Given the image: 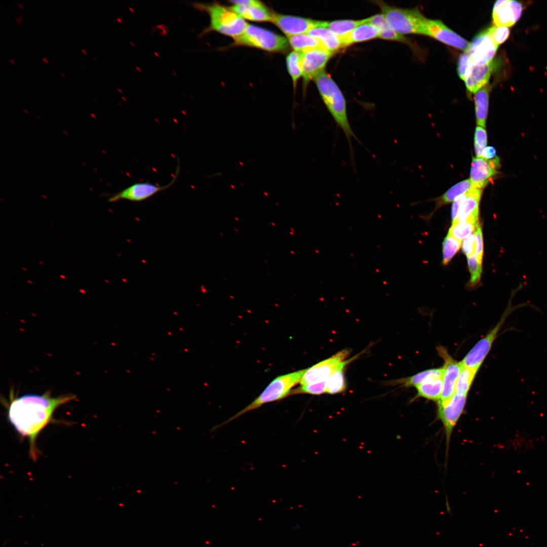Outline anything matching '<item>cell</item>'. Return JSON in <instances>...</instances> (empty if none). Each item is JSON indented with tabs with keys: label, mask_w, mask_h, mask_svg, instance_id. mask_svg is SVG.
Masks as SVG:
<instances>
[{
	"label": "cell",
	"mask_w": 547,
	"mask_h": 547,
	"mask_svg": "<svg viewBox=\"0 0 547 547\" xmlns=\"http://www.w3.org/2000/svg\"><path fill=\"white\" fill-rule=\"evenodd\" d=\"M327 380L306 385H300L298 387L291 390L289 396L306 394L313 395H320L326 393Z\"/></svg>",
	"instance_id": "cell-34"
},
{
	"label": "cell",
	"mask_w": 547,
	"mask_h": 547,
	"mask_svg": "<svg viewBox=\"0 0 547 547\" xmlns=\"http://www.w3.org/2000/svg\"><path fill=\"white\" fill-rule=\"evenodd\" d=\"M60 75H62V76L63 77H65V74H64L63 73H62V72H60Z\"/></svg>",
	"instance_id": "cell-50"
},
{
	"label": "cell",
	"mask_w": 547,
	"mask_h": 547,
	"mask_svg": "<svg viewBox=\"0 0 547 547\" xmlns=\"http://www.w3.org/2000/svg\"><path fill=\"white\" fill-rule=\"evenodd\" d=\"M366 18L362 20H337L331 21H321L320 26L331 30L340 38L348 34L359 25L365 22Z\"/></svg>",
	"instance_id": "cell-26"
},
{
	"label": "cell",
	"mask_w": 547,
	"mask_h": 547,
	"mask_svg": "<svg viewBox=\"0 0 547 547\" xmlns=\"http://www.w3.org/2000/svg\"><path fill=\"white\" fill-rule=\"evenodd\" d=\"M443 387V377L428 380L415 387L417 394L415 398H422L438 403L441 397Z\"/></svg>",
	"instance_id": "cell-24"
},
{
	"label": "cell",
	"mask_w": 547,
	"mask_h": 547,
	"mask_svg": "<svg viewBox=\"0 0 547 547\" xmlns=\"http://www.w3.org/2000/svg\"><path fill=\"white\" fill-rule=\"evenodd\" d=\"M372 3L379 8L388 26L400 34H422L425 18L417 8L402 9L390 6L383 1Z\"/></svg>",
	"instance_id": "cell-5"
},
{
	"label": "cell",
	"mask_w": 547,
	"mask_h": 547,
	"mask_svg": "<svg viewBox=\"0 0 547 547\" xmlns=\"http://www.w3.org/2000/svg\"><path fill=\"white\" fill-rule=\"evenodd\" d=\"M489 92L485 86L475 93L476 116L477 125L485 127L489 105Z\"/></svg>",
	"instance_id": "cell-25"
},
{
	"label": "cell",
	"mask_w": 547,
	"mask_h": 547,
	"mask_svg": "<svg viewBox=\"0 0 547 547\" xmlns=\"http://www.w3.org/2000/svg\"><path fill=\"white\" fill-rule=\"evenodd\" d=\"M487 133L484 129L480 126L477 127L474 137V147L477 157H481L483 149L487 145Z\"/></svg>",
	"instance_id": "cell-39"
},
{
	"label": "cell",
	"mask_w": 547,
	"mask_h": 547,
	"mask_svg": "<svg viewBox=\"0 0 547 547\" xmlns=\"http://www.w3.org/2000/svg\"><path fill=\"white\" fill-rule=\"evenodd\" d=\"M92 57H93V58H94L95 60L97 59L95 57V56H93Z\"/></svg>",
	"instance_id": "cell-51"
},
{
	"label": "cell",
	"mask_w": 547,
	"mask_h": 547,
	"mask_svg": "<svg viewBox=\"0 0 547 547\" xmlns=\"http://www.w3.org/2000/svg\"><path fill=\"white\" fill-rule=\"evenodd\" d=\"M236 45L246 46L268 52H282L287 49L288 40L261 27L248 24L244 32L234 38Z\"/></svg>",
	"instance_id": "cell-6"
},
{
	"label": "cell",
	"mask_w": 547,
	"mask_h": 547,
	"mask_svg": "<svg viewBox=\"0 0 547 547\" xmlns=\"http://www.w3.org/2000/svg\"><path fill=\"white\" fill-rule=\"evenodd\" d=\"M467 264L470 272V285L475 286L480 280L482 269L480 262L475 254L467 257Z\"/></svg>",
	"instance_id": "cell-35"
},
{
	"label": "cell",
	"mask_w": 547,
	"mask_h": 547,
	"mask_svg": "<svg viewBox=\"0 0 547 547\" xmlns=\"http://www.w3.org/2000/svg\"><path fill=\"white\" fill-rule=\"evenodd\" d=\"M478 222L467 220L463 222L452 223L448 234L461 241L473 233L478 226Z\"/></svg>",
	"instance_id": "cell-32"
},
{
	"label": "cell",
	"mask_w": 547,
	"mask_h": 547,
	"mask_svg": "<svg viewBox=\"0 0 547 547\" xmlns=\"http://www.w3.org/2000/svg\"><path fill=\"white\" fill-rule=\"evenodd\" d=\"M467 396L455 393L447 401L437 403V417L443 425L447 446L454 427L464 409Z\"/></svg>",
	"instance_id": "cell-10"
},
{
	"label": "cell",
	"mask_w": 547,
	"mask_h": 547,
	"mask_svg": "<svg viewBox=\"0 0 547 547\" xmlns=\"http://www.w3.org/2000/svg\"><path fill=\"white\" fill-rule=\"evenodd\" d=\"M422 34L432 37L443 43L466 52L470 43L447 27L440 20L425 19Z\"/></svg>",
	"instance_id": "cell-12"
},
{
	"label": "cell",
	"mask_w": 547,
	"mask_h": 547,
	"mask_svg": "<svg viewBox=\"0 0 547 547\" xmlns=\"http://www.w3.org/2000/svg\"><path fill=\"white\" fill-rule=\"evenodd\" d=\"M306 369H302L277 377L250 404L220 424L219 426H223L245 413L256 409L265 404L280 401L289 396L291 389L296 384L299 383Z\"/></svg>",
	"instance_id": "cell-4"
},
{
	"label": "cell",
	"mask_w": 547,
	"mask_h": 547,
	"mask_svg": "<svg viewBox=\"0 0 547 547\" xmlns=\"http://www.w3.org/2000/svg\"><path fill=\"white\" fill-rule=\"evenodd\" d=\"M477 372L463 366L456 382L455 393L467 395Z\"/></svg>",
	"instance_id": "cell-31"
},
{
	"label": "cell",
	"mask_w": 547,
	"mask_h": 547,
	"mask_svg": "<svg viewBox=\"0 0 547 547\" xmlns=\"http://www.w3.org/2000/svg\"><path fill=\"white\" fill-rule=\"evenodd\" d=\"M475 255L478 260L482 263L483 254V240L481 227L478 226L475 230Z\"/></svg>",
	"instance_id": "cell-40"
},
{
	"label": "cell",
	"mask_w": 547,
	"mask_h": 547,
	"mask_svg": "<svg viewBox=\"0 0 547 547\" xmlns=\"http://www.w3.org/2000/svg\"><path fill=\"white\" fill-rule=\"evenodd\" d=\"M462 250L467 257L473 255L475 252L474 233L470 235L464 239L462 243Z\"/></svg>",
	"instance_id": "cell-41"
},
{
	"label": "cell",
	"mask_w": 547,
	"mask_h": 547,
	"mask_svg": "<svg viewBox=\"0 0 547 547\" xmlns=\"http://www.w3.org/2000/svg\"><path fill=\"white\" fill-rule=\"evenodd\" d=\"M499 159L497 157L486 160L482 157L473 158L471 164L470 180L472 187L482 189L498 172Z\"/></svg>",
	"instance_id": "cell-14"
},
{
	"label": "cell",
	"mask_w": 547,
	"mask_h": 547,
	"mask_svg": "<svg viewBox=\"0 0 547 547\" xmlns=\"http://www.w3.org/2000/svg\"><path fill=\"white\" fill-rule=\"evenodd\" d=\"M289 45L296 51L300 54L310 50L322 47L320 43L316 38L307 33L295 35L288 37Z\"/></svg>",
	"instance_id": "cell-27"
},
{
	"label": "cell",
	"mask_w": 547,
	"mask_h": 547,
	"mask_svg": "<svg viewBox=\"0 0 547 547\" xmlns=\"http://www.w3.org/2000/svg\"><path fill=\"white\" fill-rule=\"evenodd\" d=\"M472 187L470 179H466L456 184L449 188L438 199L439 206L452 202L458 197L464 194Z\"/></svg>",
	"instance_id": "cell-28"
},
{
	"label": "cell",
	"mask_w": 547,
	"mask_h": 547,
	"mask_svg": "<svg viewBox=\"0 0 547 547\" xmlns=\"http://www.w3.org/2000/svg\"><path fill=\"white\" fill-rule=\"evenodd\" d=\"M496 150L492 146H486L483 150L481 157L486 160H490L496 157Z\"/></svg>",
	"instance_id": "cell-43"
},
{
	"label": "cell",
	"mask_w": 547,
	"mask_h": 547,
	"mask_svg": "<svg viewBox=\"0 0 547 547\" xmlns=\"http://www.w3.org/2000/svg\"><path fill=\"white\" fill-rule=\"evenodd\" d=\"M511 443V446L515 451L530 450L534 448L535 445L532 439L520 434L515 435Z\"/></svg>",
	"instance_id": "cell-36"
},
{
	"label": "cell",
	"mask_w": 547,
	"mask_h": 547,
	"mask_svg": "<svg viewBox=\"0 0 547 547\" xmlns=\"http://www.w3.org/2000/svg\"><path fill=\"white\" fill-rule=\"evenodd\" d=\"M286 64L293 87L295 88L297 81L302 76L301 54L294 51L291 52L286 57Z\"/></svg>",
	"instance_id": "cell-30"
},
{
	"label": "cell",
	"mask_w": 547,
	"mask_h": 547,
	"mask_svg": "<svg viewBox=\"0 0 547 547\" xmlns=\"http://www.w3.org/2000/svg\"><path fill=\"white\" fill-rule=\"evenodd\" d=\"M15 21L16 22V23H17V24H18V25H21V15H18L17 17H15Z\"/></svg>",
	"instance_id": "cell-45"
},
{
	"label": "cell",
	"mask_w": 547,
	"mask_h": 547,
	"mask_svg": "<svg viewBox=\"0 0 547 547\" xmlns=\"http://www.w3.org/2000/svg\"><path fill=\"white\" fill-rule=\"evenodd\" d=\"M194 8L206 11L210 18V23L205 32L213 30L236 38L242 34L248 24L230 8L218 4L193 3Z\"/></svg>",
	"instance_id": "cell-3"
},
{
	"label": "cell",
	"mask_w": 547,
	"mask_h": 547,
	"mask_svg": "<svg viewBox=\"0 0 547 547\" xmlns=\"http://www.w3.org/2000/svg\"><path fill=\"white\" fill-rule=\"evenodd\" d=\"M350 353L348 349H344L331 357L306 369L299 383L306 385L327 380L339 368L348 364L354 359L345 360Z\"/></svg>",
	"instance_id": "cell-8"
},
{
	"label": "cell",
	"mask_w": 547,
	"mask_h": 547,
	"mask_svg": "<svg viewBox=\"0 0 547 547\" xmlns=\"http://www.w3.org/2000/svg\"><path fill=\"white\" fill-rule=\"evenodd\" d=\"M437 351L439 356L444 360V365L442 366L443 387L439 402H443L450 399L455 394L456 382L463 365L461 361L458 362L451 356L445 347L439 346Z\"/></svg>",
	"instance_id": "cell-11"
},
{
	"label": "cell",
	"mask_w": 547,
	"mask_h": 547,
	"mask_svg": "<svg viewBox=\"0 0 547 547\" xmlns=\"http://www.w3.org/2000/svg\"><path fill=\"white\" fill-rule=\"evenodd\" d=\"M379 37L378 29L366 21L353 30L348 34L340 38L342 48L356 43L370 41Z\"/></svg>",
	"instance_id": "cell-21"
},
{
	"label": "cell",
	"mask_w": 547,
	"mask_h": 547,
	"mask_svg": "<svg viewBox=\"0 0 547 547\" xmlns=\"http://www.w3.org/2000/svg\"><path fill=\"white\" fill-rule=\"evenodd\" d=\"M74 398L71 394L53 397L49 393L10 397L8 420L21 437L28 440L29 453L33 461L38 455L36 445L38 435L52 421L55 410Z\"/></svg>",
	"instance_id": "cell-1"
},
{
	"label": "cell",
	"mask_w": 547,
	"mask_h": 547,
	"mask_svg": "<svg viewBox=\"0 0 547 547\" xmlns=\"http://www.w3.org/2000/svg\"><path fill=\"white\" fill-rule=\"evenodd\" d=\"M230 8L244 19L258 22L272 21L273 13L261 2L251 6L233 5Z\"/></svg>",
	"instance_id": "cell-22"
},
{
	"label": "cell",
	"mask_w": 547,
	"mask_h": 547,
	"mask_svg": "<svg viewBox=\"0 0 547 547\" xmlns=\"http://www.w3.org/2000/svg\"><path fill=\"white\" fill-rule=\"evenodd\" d=\"M498 48L485 30L474 38L466 52L470 54L474 65H482L492 61Z\"/></svg>",
	"instance_id": "cell-13"
},
{
	"label": "cell",
	"mask_w": 547,
	"mask_h": 547,
	"mask_svg": "<svg viewBox=\"0 0 547 547\" xmlns=\"http://www.w3.org/2000/svg\"><path fill=\"white\" fill-rule=\"evenodd\" d=\"M482 189L472 187L465 193L461 203L457 220L452 223L465 221L468 219L478 220L479 204Z\"/></svg>",
	"instance_id": "cell-18"
},
{
	"label": "cell",
	"mask_w": 547,
	"mask_h": 547,
	"mask_svg": "<svg viewBox=\"0 0 547 547\" xmlns=\"http://www.w3.org/2000/svg\"><path fill=\"white\" fill-rule=\"evenodd\" d=\"M465 195V193L458 197L453 203L451 210L452 223L455 222L458 218L460 208Z\"/></svg>",
	"instance_id": "cell-42"
},
{
	"label": "cell",
	"mask_w": 547,
	"mask_h": 547,
	"mask_svg": "<svg viewBox=\"0 0 547 547\" xmlns=\"http://www.w3.org/2000/svg\"><path fill=\"white\" fill-rule=\"evenodd\" d=\"M302 77L305 84L315 79L324 68L332 55L322 47L301 54Z\"/></svg>",
	"instance_id": "cell-15"
},
{
	"label": "cell",
	"mask_w": 547,
	"mask_h": 547,
	"mask_svg": "<svg viewBox=\"0 0 547 547\" xmlns=\"http://www.w3.org/2000/svg\"><path fill=\"white\" fill-rule=\"evenodd\" d=\"M494 64L491 62L482 65H473L468 76L464 81L467 89L475 93L486 85L490 77Z\"/></svg>",
	"instance_id": "cell-19"
},
{
	"label": "cell",
	"mask_w": 547,
	"mask_h": 547,
	"mask_svg": "<svg viewBox=\"0 0 547 547\" xmlns=\"http://www.w3.org/2000/svg\"><path fill=\"white\" fill-rule=\"evenodd\" d=\"M80 66H81L82 68V69H83V67L81 66V65H80Z\"/></svg>",
	"instance_id": "cell-52"
},
{
	"label": "cell",
	"mask_w": 547,
	"mask_h": 547,
	"mask_svg": "<svg viewBox=\"0 0 547 547\" xmlns=\"http://www.w3.org/2000/svg\"><path fill=\"white\" fill-rule=\"evenodd\" d=\"M230 3L233 5L251 6L258 4L261 2L257 0H238L230 1Z\"/></svg>",
	"instance_id": "cell-44"
},
{
	"label": "cell",
	"mask_w": 547,
	"mask_h": 547,
	"mask_svg": "<svg viewBox=\"0 0 547 547\" xmlns=\"http://www.w3.org/2000/svg\"><path fill=\"white\" fill-rule=\"evenodd\" d=\"M177 164L174 176L168 184L160 186L148 182L135 183L111 196L108 201L110 203H114L120 200L142 202L169 188L174 184L179 175L180 168L179 162H178Z\"/></svg>",
	"instance_id": "cell-9"
},
{
	"label": "cell",
	"mask_w": 547,
	"mask_h": 547,
	"mask_svg": "<svg viewBox=\"0 0 547 547\" xmlns=\"http://www.w3.org/2000/svg\"><path fill=\"white\" fill-rule=\"evenodd\" d=\"M314 81L324 103L337 125L345 135L351 149V138L358 139L348 119L346 102L343 93L325 70L316 76Z\"/></svg>",
	"instance_id": "cell-2"
},
{
	"label": "cell",
	"mask_w": 547,
	"mask_h": 547,
	"mask_svg": "<svg viewBox=\"0 0 547 547\" xmlns=\"http://www.w3.org/2000/svg\"><path fill=\"white\" fill-rule=\"evenodd\" d=\"M443 367L427 369L409 377L390 381L392 385H400L403 387H417L419 385L432 379L443 377Z\"/></svg>",
	"instance_id": "cell-23"
},
{
	"label": "cell",
	"mask_w": 547,
	"mask_h": 547,
	"mask_svg": "<svg viewBox=\"0 0 547 547\" xmlns=\"http://www.w3.org/2000/svg\"><path fill=\"white\" fill-rule=\"evenodd\" d=\"M518 307H512L510 304H509L495 326L478 341L463 358L461 362L464 367L478 371L489 353L506 319Z\"/></svg>",
	"instance_id": "cell-7"
},
{
	"label": "cell",
	"mask_w": 547,
	"mask_h": 547,
	"mask_svg": "<svg viewBox=\"0 0 547 547\" xmlns=\"http://www.w3.org/2000/svg\"><path fill=\"white\" fill-rule=\"evenodd\" d=\"M42 59L43 60V61H44V62H46V63H48V62L47 61V59H46V58H44V57H43V58H42Z\"/></svg>",
	"instance_id": "cell-48"
},
{
	"label": "cell",
	"mask_w": 547,
	"mask_h": 547,
	"mask_svg": "<svg viewBox=\"0 0 547 547\" xmlns=\"http://www.w3.org/2000/svg\"><path fill=\"white\" fill-rule=\"evenodd\" d=\"M522 12V5L518 1H497L492 11L493 23L497 27H511L518 21Z\"/></svg>",
	"instance_id": "cell-17"
},
{
	"label": "cell",
	"mask_w": 547,
	"mask_h": 547,
	"mask_svg": "<svg viewBox=\"0 0 547 547\" xmlns=\"http://www.w3.org/2000/svg\"><path fill=\"white\" fill-rule=\"evenodd\" d=\"M347 365L341 366L327 380L326 393L334 395L342 393L345 390L344 370Z\"/></svg>",
	"instance_id": "cell-29"
},
{
	"label": "cell",
	"mask_w": 547,
	"mask_h": 547,
	"mask_svg": "<svg viewBox=\"0 0 547 547\" xmlns=\"http://www.w3.org/2000/svg\"><path fill=\"white\" fill-rule=\"evenodd\" d=\"M473 64L468 52L461 54L458 60L457 72L461 79L464 81L470 74Z\"/></svg>",
	"instance_id": "cell-37"
},
{
	"label": "cell",
	"mask_w": 547,
	"mask_h": 547,
	"mask_svg": "<svg viewBox=\"0 0 547 547\" xmlns=\"http://www.w3.org/2000/svg\"><path fill=\"white\" fill-rule=\"evenodd\" d=\"M271 22L288 37L307 33L312 28L320 26L321 21L273 13Z\"/></svg>",
	"instance_id": "cell-16"
},
{
	"label": "cell",
	"mask_w": 547,
	"mask_h": 547,
	"mask_svg": "<svg viewBox=\"0 0 547 547\" xmlns=\"http://www.w3.org/2000/svg\"><path fill=\"white\" fill-rule=\"evenodd\" d=\"M307 33L318 40L322 47L332 55L342 49L340 38L327 27L317 26Z\"/></svg>",
	"instance_id": "cell-20"
},
{
	"label": "cell",
	"mask_w": 547,
	"mask_h": 547,
	"mask_svg": "<svg viewBox=\"0 0 547 547\" xmlns=\"http://www.w3.org/2000/svg\"><path fill=\"white\" fill-rule=\"evenodd\" d=\"M81 51H82V52H83V53H84L85 54H87V53H86V52L85 50H83V49H81Z\"/></svg>",
	"instance_id": "cell-49"
},
{
	"label": "cell",
	"mask_w": 547,
	"mask_h": 547,
	"mask_svg": "<svg viewBox=\"0 0 547 547\" xmlns=\"http://www.w3.org/2000/svg\"><path fill=\"white\" fill-rule=\"evenodd\" d=\"M461 241L448 234L443 242V264H447L459 250Z\"/></svg>",
	"instance_id": "cell-33"
},
{
	"label": "cell",
	"mask_w": 547,
	"mask_h": 547,
	"mask_svg": "<svg viewBox=\"0 0 547 547\" xmlns=\"http://www.w3.org/2000/svg\"><path fill=\"white\" fill-rule=\"evenodd\" d=\"M14 59H9V62H10V63H11V64H14Z\"/></svg>",
	"instance_id": "cell-46"
},
{
	"label": "cell",
	"mask_w": 547,
	"mask_h": 547,
	"mask_svg": "<svg viewBox=\"0 0 547 547\" xmlns=\"http://www.w3.org/2000/svg\"><path fill=\"white\" fill-rule=\"evenodd\" d=\"M488 34L498 46L504 42L508 38L510 30L509 27L493 26L486 29Z\"/></svg>",
	"instance_id": "cell-38"
},
{
	"label": "cell",
	"mask_w": 547,
	"mask_h": 547,
	"mask_svg": "<svg viewBox=\"0 0 547 547\" xmlns=\"http://www.w3.org/2000/svg\"><path fill=\"white\" fill-rule=\"evenodd\" d=\"M17 5H18V6H19V7H20V8H23V5H22V3H17Z\"/></svg>",
	"instance_id": "cell-47"
}]
</instances>
